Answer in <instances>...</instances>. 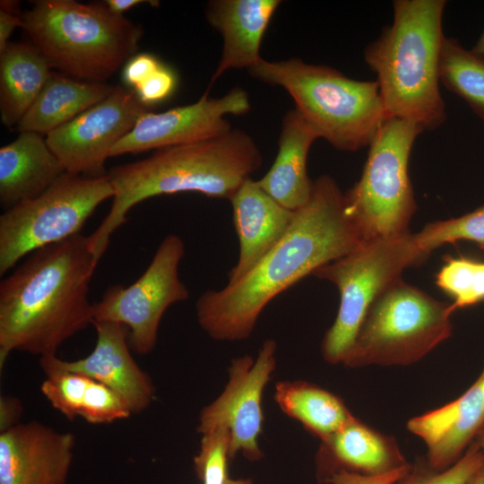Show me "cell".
<instances>
[{
    "label": "cell",
    "mask_w": 484,
    "mask_h": 484,
    "mask_svg": "<svg viewBox=\"0 0 484 484\" xmlns=\"http://www.w3.org/2000/svg\"><path fill=\"white\" fill-rule=\"evenodd\" d=\"M364 242L346 214L338 184L328 175L320 176L309 202L296 212L280 242L240 280L198 298V324L213 340H246L275 297Z\"/></svg>",
    "instance_id": "cell-1"
},
{
    "label": "cell",
    "mask_w": 484,
    "mask_h": 484,
    "mask_svg": "<svg viewBox=\"0 0 484 484\" xmlns=\"http://www.w3.org/2000/svg\"><path fill=\"white\" fill-rule=\"evenodd\" d=\"M428 255L410 232L366 241L314 272L312 275L333 283L340 293L336 318L321 343L325 361L344 362L374 300L401 279L405 269L422 264Z\"/></svg>",
    "instance_id": "cell-9"
},
{
    "label": "cell",
    "mask_w": 484,
    "mask_h": 484,
    "mask_svg": "<svg viewBox=\"0 0 484 484\" xmlns=\"http://www.w3.org/2000/svg\"><path fill=\"white\" fill-rule=\"evenodd\" d=\"M280 3L278 0H215L208 4L207 21L223 39L221 57L209 88L225 72L244 68L249 71L260 62L261 43Z\"/></svg>",
    "instance_id": "cell-19"
},
{
    "label": "cell",
    "mask_w": 484,
    "mask_h": 484,
    "mask_svg": "<svg viewBox=\"0 0 484 484\" xmlns=\"http://www.w3.org/2000/svg\"><path fill=\"white\" fill-rule=\"evenodd\" d=\"M230 435L222 428L202 434L200 450L194 457V468L203 484H226Z\"/></svg>",
    "instance_id": "cell-31"
},
{
    "label": "cell",
    "mask_w": 484,
    "mask_h": 484,
    "mask_svg": "<svg viewBox=\"0 0 484 484\" xmlns=\"http://www.w3.org/2000/svg\"><path fill=\"white\" fill-rule=\"evenodd\" d=\"M163 64L151 54L142 53L132 56L124 65L123 80L131 89H135Z\"/></svg>",
    "instance_id": "cell-35"
},
{
    "label": "cell",
    "mask_w": 484,
    "mask_h": 484,
    "mask_svg": "<svg viewBox=\"0 0 484 484\" xmlns=\"http://www.w3.org/2000/svg\"><path fill=\"white\" fill-rule=\"evenodd\" d=\"M22 14V29L51 68L73 78L105 82L134 56L141 25L104 4L38 0Z\"/></svg>",
    "instance_id": "cell-5"
},
{
    "label": "cell",
    "mask_w": 484,
    "mask_h": 484,
    "mask_svg": "<svg viewBox=\"0 0 484 484\" xmlns=\"http://www.w3.org/2000/svg\"><path fill=\"white\" fill-rule=\"evenodd\" d=\"M40 385V391L51 406L73 420L80 416L86 389L91 379L72 372H52Z\"/></svg>",
    "instance_id": "cell-30"
},
{
    "label": "cell",
    "mask_w": 484,
    "mask_h": 484,
    "mask_svg": "<svg viewBox=\"0 0 484 484\" xmlns=\"http://www.w3.org/2000/svg\"><path fill=\"white\" fill-rule=\"evenodd\" d=\"M407 464L394 471L380 475H363L344 469H336L325 474L324 480L329 484H397L410 471Z\"/></svg>",
    "instance_id": "cell-34"
},
{
    "label": "cell",
    "mask_w": 484,
    "mask_h": 484,
    "mask_svg": "<svg viewBox=\"0 0 484 484\" xmlns=\"http://www.w3.org/2000/svg\"><path fill=\"white\" fill-rule=\"evenodd\" d=\"M184 255L182 238L175 234L166 236L137 281L126 287L109 286L100 300L93 304L94 323L122 324L136 353L145 355L153 350L164 313L174 303L189 297L178 273Z\"/></svg>",
    "instance_id": "cell-11"
},
{
    "label": "cell",
    "mask_w": 484,
    "mask_h": 484,
    "mask_svg": "<svg viewBox=\"0 0 484 484\" xmlns=\"http://www.w3.org/2000/svg\"><path fill=\"white\" fill-rule=\"evenodd\" d=\"M436 284L453 298L455 309L484 300V262L464 256L445 257Z\"/></svg>",
    "instance_id": "cell-27"
},
{
    "label": "cell",
    "mask_w": 484,
    "mask_h": 484,
    "mask_svg": "<svg viewBox=\"0 0 484 484\" xmlns=\"http://www.w3.org/2000/svg\"><path fill=\"white\" fill-rule=\"evenodd\" d=\"M177 83L175 72L162 65L134 91L143 104L151 107L169 98L175 91Z\"/></svg>",
    "instance_id": "cell-33"
},
{
    "label": "cell",
    "mask_w": 484,
    "mask_h": 484,
    "mask_svg": "<svg viewBox=\"0 0 484 484\" xmlns=\"http://www.w3.org/2000/svg\"><path fill=\"white\" fill-rule=\"evenodd\" d=\"M209 91L194 103L163 112L144 113L134 127L114 146L110 157L193 143L220 135L232 127L227 115L250 110L247 92L236 87L220 98Z\"/></svg>",
    "instance_id": "cell-14"
},
{
    "label": "cell",
    "mask_w": 484,
    "mask_h": 484,
    "mask_svg": "<svg viewBox=\"0 0 484 484\" xmlns=\"http://www.w3.org/2000/svg\"><path fill=\"white\" fill-rule=\"evenodd\" d=\"M274 399L284 413L299 421L321 441L353 417L340 397L305 381L279 382Z\"/></svg>",
    "instance_id": "cell-25"
},
{
    "label": "cell",
    "mask_w": 484,
    "mask_h": 484,
    "mask_svg": "<svg viewBox=\"0 0 484 484\" xmlns=\"http://www.w3.org/2000/svg\"><path fill=\"white\" fill-rule=\"evenodd\" d=\"M249 73L286 90L318 137L340 151L368 147L388 117L376 81L354 80L333 67L299 58H262Z\"/></svg>",
    "instance_id": "cell-6"
},
{
    "label": "cell",
    "mask_w": 484,
    "mask_h": 484,
    "mask_svg": "<svg viewBox=\"0 0 484 484\" xmlns=\"http://www.w3.org/2000/svg\"><path fill=\"white\" fill-rule=\"evenodd\" d=\"M93 324L96 343L88 356L72 361L56 355L39 358L42 370L46 375L58 371L82 375L112 389L132 414L143 411L154 398V386L130 353L127 329L112 322Z\"/></svg>",
    "instance_id": "cell-15"
},
{
    "label": "cell",
    "mask_w": 484,
    "mask_h": 484,
    "mask_svg": "<svg viewBox=\"0 0 484 484\" xmlns=\"http://www.w3.org/2000/svg\"><path fill=\"white\" fill-rule=\"evenodd\" d=\"M262 162L253 138L231 128L220 135L162 148L148 158L111 169L108 176L115 195L108 214L89 236L94 254L99 260L102 257L112 234L137 203L182 192L229 200Z\"/></svg>",
    "instance_id": "cell-3"
},
{
    "label": "cell",
    "mask_w": 484,
    "mask_h": 484,
    "mask_svg": "<svg viewBox=\"0 0 484 484\" xmlns=\"http://www.w3.org/2000/svg\"><path fill=\"white\" fill-rule=\"evenodd\" d=\"M150 107L131 88L116 85L101 102L46 136V142L66 172L104 176L114 146L135 125Z\"/></svg>",
    "instance_id": "cell-12"
},
{
    "label": "cell",
    "mask_w": 484,
    "mask_h": 484,
    "mask_svg": "<svg viewBox=\"0 0 484 484\" xmlns=\"http://www.w3.org/2000/svg\"><path fill=\"white\" fill-rule=\"evenodd\" d=\"M65 171L42 135L20 133L0 149V203L5 210L37 197Z\"/></svg>",
    "instance_id": "cell-21"
},
{
    "label": "cell",
    "mask_w": 484,
    "mask_h": 484,
    "mask_svg": "<svg viewBox=\"0 0 484 484\" xmlns=\"http://www.w3.org/2000/svg\"><path fill=\"white\" fill-rule=\"evenodd\" d=\"M318 134L296 109L281 124L278 152L266 174L257 180L261 188L284 208L297 212L310 200L314 181L307 174V156Z\"/></svg>",
    "instance_id": "cell-20"
},
{
    "label": "cell",
    "mask_w": 484,
    "mask_h": 484,
    "mask_svg": "<svg viewBox=\"0 0 484 484\" xmlns=\"http://www.w3.org/2000/svg\"><path fill=\"white\" fill-rule=\"evenodd\" d=\"M104 3L110 12L117 15H124L125 12L143 3H150L152 6L159 5L158 1L145 0H106Z\"/></svg>",
    "instance_id": "cell-38"
},
{
    "label": "cell",
    "mask_w": 484,
    "mask_h": 484,
    "mask_svg": "<svg viewBox=\"0 0 484 484\" xmlns=\"http://www.w3.org/2000/svg\"><path fill=\"white\" fill-rule=\"evenodd\" d=\"M22 13H12L0 9V53L9 44V39L16 27L22 24Z\"/></svg>",
    "instance_id": "cell-37"
},
{
    "label": "cell",
    "mask_w": 484,
    "mask_h": 484,
    "mask_svg": "<svg viewBox=\"0 0 484 484\" xmlns=\"http://www.w3.org/2000/svg\"><path fill=\"white\" fill-rule=\"evenodd\" d=\"M22 411L20 401L13 396H1L0 399V429L4 432L19 424Z\"/></svg>",
    "instance_id": "cell-36"
},
{
    "label": "cell",
    "mask_w": 484,
    "mask_h": 484,
    "mask_svg": "<svg viewBox=\"0 0 484 484\" xmlns=\"http://www.w3.org/2000/svg\"><path fill=\"white\" fill-rule=\"evenodd\" d=\"M229 201L239 242L237 264L228 274V283H233L250 272L280 242L296 212L281 206L251 178L242 184Z\"/></svg>",
    "instance_id": "cell-18"
},
{
    "label": "cell",
    "mask_w": 484,
    "mask_h": 484,
    "mask_svg": "<svg viewBox=\"0 0 484 484\" xmlns=\"http://www.w3.org/2000/svg\"><path fill=\"white\" fill-rule=\"evenodd\" d=\"M132 412L123 399L105 385L91 380L80 417L91 424L112 423L127 419Z\"/></svg>",
    "instance_id": "cell-32"
},
{
    "label": "cell",
    "mask_w": 484,
    "mask_h": 484,
    "mask_svg": "<svg viewBox=\"0 0 484 484\" xmlns=\"http://www.w3.org/2000/svg\"><path fill=\"white\" fill-rule=\"evenodd\" d=\"M226 484H252V482L248 479H238V480L229 479Z\"/></svg>",
    "instance_id": "cell-42"
},
{
    "label": "cell",
    "mask_w": 484,
    "mask_h": 484,
    "mask_svg": "<svg viewBox=\"0 0 484 484\" xmlns=\"http://www.w3.org/2000/svg\"><path fill=\"white\" fill-rule=\"evenodd\" d=\"M50 68L30 43L9 42L0 53V114L4 126H17L49 79Z\"/></svg>",
    "instance_id": "cell-24"
},
{
    "label": "cell",
    "mask_w": 484,
    "mask_h": 484,
    "mask_svg": "<svg viewBox=\"0 0 484 484\" xmlns=\"http://www.w3.org/2000/svg\"><path fill=\"white\" fill-rule=\"evenodd\" d=\"M474 441L478 444V445L484 453V423L479 429Z\"/></svg>",
    "instance_id": "cell-41"
},
{
    "label": "cell",
    "mask_w": 484,
    "mask_h": 484,
    "mask_svg": "<svg viewBox=\"0 0 484 484\" xmlns=\"http://www.w3.org/2000/svg\"><path fill=\"white\" fill-rule=\"evenodd\" d=\"M484 423V367L459 398L411 419L410 432L427 446V462L436 470L453 465L474 441Z\"/></svg>",
    "instance_id": "cell-17"
},
{
    "label": "cell",
    "mask_w": 484,
    "mask_h": 484,
    "mask_svg": "<svg viewBox=\"0 0 484 484\" xmlns=\"http://www.w3.org/2000/svg\"><path fill=\"white\" fill-rule=\"evenodd\" d=\"M414 237L428 255L445 244L460 240L474 242L484 249V205L458 218L430 222Z\"/></svg>",
    "instance_id": "cell-28"
},
{
    "label": "cell",
    "mask_w": 484,
    "mask_h": 484,
    "mask_svg": "<svg viewBox=\"0 0 484 484\" xmlns=\"http://www.w3.org/2000/svg\"><path fill=\"white\" fill-rule=\"evenodd\" d=\"M483 464L484 453L473 441L450 467L436 470L428 462H420L411 465L408 473L397 484H465Z\"/></svg>",
    "instance_id": "cell-29"
},
{
    "label": "cell",
    "mask_w": 484,
    "mask_h": 484,
    "mask_svg": "<svg viewBox=\"0 0 484 484\" xmlns=\"http://www.w3.org/2000/svg\"><path fill=\"white\" fill-rule=\"evenodd\" d=\"M115 195L108 173L65 172L46 191L0 216V274L22 257L81 233L94 211Z\"/></svg>",
    "instance_id": "cell-10"
},
{
    "label": "cell",
    "mask_w": 484,
    "mask_h": 484,
    "mask_svg": "<svg viewBox=\"0 0 484 484\" xmlns=\"http://www.w3.org/2000/svg\"><path fill=\"white\" fill-rule=\"evenodd\" d=\"M471 50L477 55L484 56V30Z\"/></svg>",
    "instance_id": "cell-40"
},
{
    "label": "cell",
    "mask_w": 484,
    "mask_h": 484,
    "mask_svg": "<svg viewBox=\"0 0 484 484\" xmlns=\"http://www.w3.org/2000/svg\"><path fill=\"white\" fill-rule=\"evenodd\" d=\"M455 310L401 278L371 304L342 364H413L451 336Z\"/></svg>",
    "instance_id": "cell-7"
},
{
    "label": "cell",
    "mask_w": 484,
    "mask_h": 484,
    "mask_svg": "<svg viewBox=\"0 0 484 484\" xmlns=\"http://www.w3.org/2000/svg\"><path fill=\"white\" fill-rule=\"evenodd\" d=\"M445 0H394L393 22L364 49L376 75L388 117L411 120L424 131L446 119L439 91Z\"/></svg>",
    "instance_id": "cell-4"
},
{
    "label": "cell",
    "mask_w": 484,
    "mask_h": 484,
    "mask_svg": "<svg viewBox=\"0 0 484 484\" xmlns=\"http://www.w3.org/2000/svg\"><path fill=\"white\" fill-rule=\"evenodd\" d=\"M82 233L30 254L0 282V367L13 351L39 358L93 324L91 279L99 263Z\"/></svg>",
    "instance_id": "cell-2"
},
{
    "label": "cell",
    "mask_w": 484,
    "mask_h": 484,
    "mask_svg": "<svg viewBox=\"0 0 484 484\" xmlns=\"http://www.w3.org/2000/svg\"><path fill=\"white\" fill-rule=\"evenodd\" d=\"M465 484H484V464L468 479Z\"/></svg>",
    "instance_id": "cell-39"
},
{
    "label": "cell",
    "mask_w": 484,
    "mask_h": 484,
    "mask_svg": "<svg viewBox=\"0 0 484 484\" xmlns=\"http://www.w3.org/2000/svg\"><path fill=\"white\" fill-rule=\"evenodd\" d=\"M276 341L269 339L255 359L248 355L233 359L224 390L200 413L199 433L220 428L229 432L230 459L238 453L250 460L262 456L258 443L264 422L262 399L276 366Z\"/></svg>",
    "instance_id": "cell-13"
},
{
    "label": "cell",
    "mask_w": 484,
    "mask_h": 484,
    "mask_svg": "<svg viewBox=\"0 0 484 484\" xmlns=\"http://www.w3.org/2000/svg\"><path fill=\"white\" fill-rule=\"evenodd\" d=\"M321 442L318 459L327 472L344 469L374 476L408 464L393 436L382 434L355 416Z\"/></svg>",
    "instance_id": "cell-22"
},
{
    "label": "cell",
    "mask_w": 484,
    "mask_h": 484,
    "mask_svg": "<svg viewBox=\"0 0 484 484\" xmlns=\"http://www.w3.org/2000/svg\"><path fill=\"white\" fill-rule=\"evenodd\" d=\"M75 437L38 421L0 434V484H66Z\"/></svg>",
    "instance_id": "cell-16"
},
{
    "label": "cell",
    "mask_w": 484,
    "mask_h": 484,
    "mask_svg": "<svg viewBox=\"0 0 484 484\" xmlns=\"http://www.w3.org/2000/svg\"><path fill=\"white\" fill-rule=\"evenodd\" d=\"M422 132L411 120L390 117L369 144L359 179L344 193L346 214L365 242L410 233L417 204L409 160Z\"/></svg>",
    "instance_id": "cell-8"
},
{
    "label": "cell",
    "mask_w": 484,
    "mask_h": 484,
    "mask_svg": "<svg viewBox=\"0 0 484 484\" xmlns=\"http://www.w3.org/2000/svg\"><path fill=\"white\" fill-rule=\"evenodd\" d=\"M439 81L462 98L484 121V56L445 37L439 57Z\"/></svg>",
    "instance_id": "cell-26"
},
{
    "label": "cell",
    "mask_w": 484,
    "mask_h": 484,
    "mask_svg": "<svg viewBox=\"0 0 484 484\" xmlns=\"http://www.w3.org/2000/svg\"><path fill=\"white\" fill-rule=\"evenodd\" d=\"M115 86L51 73L43 90L17 125L19 133L48 135L108 98Z\"/></svg>",
    "instance_id": "cell-23"
}]
</instances>
